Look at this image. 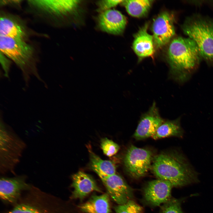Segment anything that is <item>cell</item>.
<instances>
[{"label": "cell", "mask_w": 213, "mask_h": 213, "mask_svg": "<svg viewBox=\"0 0 213 213\" xmlns=\"http://www.w3.org/2000/svg\"><path fill=\"white\" fill-rule=\"evenodd\" d=\"M151 167L158 179L168 181L173 187H180L198 180L196 172L184 156L176 151L163 153L153 159Z\"/></svg>", "instance_id": "1"}, {"label": "cell", "mask_w": 213, "mask_h": 213, "mask_svg": "<svg viewBox=\"0 0 213 213\" xmlns=\"http://www.w3.org/2000/svg\"><path fill=\"white\" fill-rule=\"evenodd\" d=\"M167 55L173 74L181 80L186 79L202 58L198 46L192 39L181 37L172 41Z\"/></svg>", "instance_id": "2"}, {"label": "cell", "mask_w": 213, "mask_h": 213, "mask_svg": "<svg viewBox=\"0 0 213 213\" xmlns=\"http://www.w3.org/2000/svg\"><path fill=\"white\" fill-rule=\"evenodd\" d=\"M0 50L21 69L26 83L30 75L41 80L36 68L33 48L25 40L0 36Z\"/></svg>", "instance_id": "3"}, {"label": "cell", "mask_w": 213, "mask_h": 213, "mask_svg": "<svg viewBox=\"0 0 213 213\" xmlns=\"http://www.w3.org/2000/svg\"><path fill=\"white\" fill-rule=\"evenodd\" d=\"M182 29L196 43L202 57L208 63H213V19L194 15L186 19Z\"/></svg>", "instance_id": "4"}, {"label": "cell", "mask_w": 213, "mask_h": 213, "mask_svg": "<svg viewBox=\"0 0 213 213\" xmlns=\"http://www.w3.org/2000/svg\"><path fill=\"white\" fill-rule=\"evenodd\" d=\"M26 147L25 143L14 131L0 120V170L14 172Z\"/></svg>", "instance_id": "5"}, {"label": "cell", "mask_w": 213, "mask_h": 213, "mask_svg": "<svg viewBox=\"0 0 213 213\" xmlns=\"http://www.w3.org/2000/svg\"><path fill=\"white\" fill-rule=\"evenodd\" d=\"M153 159L150 150L131 145L127 150L124 162L128 173L134 178H138L146 174Z\"/></svg>", "instance_id": "6"}, {"label": "cell", "mask_w": 213, "mask_h": 213, "mask_svg": "<svg viewBox=\"0 0 213 213\" xmlns=\"http://www.w3.org/2000/svg\"><path fill=\"white\" fill-rule=\"evenodd\" d=\"M152 31L156 47L160 48L167 44L175 33L172 16L167 12L160 14L153 22Z\"/></svg>", "instance_id": "7"}, {"label": "cell", "mask_w": 213, "mask_h": 213, "mask_svg": "<svg viewBox=\"0 0 213 213\" xmlns=\"http://www.w3.org/2000/svg\"><path fill=\"white\" fill-rule=\"evenodd\" d=\"M101 179L108 195L119 205L131 200L133 196L132 190L120 176L115 174Z\"/></svg>", "instance_id": "8"}, {"label": "cell", "mask_w": 213, "mask_h": 213, "mask_svg": "<svg viewBox=\"0 0 213 213\" xmlns=\"http://www.w3.org/2000/svg\"><path fill=\"white\" fill-rule=\"evenodd\" d=\"M173 187L170 183L161 179L151 181L148 183L144 190L145 199L154 206L165 204L170 200Z\"/></svg>", "instance_id": "9"}, {"label": "cell", "mask_w": 213, "mask_h": 213, "mask_svg": "<svg viewBox=\"0 0 213 213\" xmlns=\"http://www.w3.org/2000/svg\"><path fill=\"white\" fill-rule=\"evenodd\" d=\"M24 175L8 178L2 177L0 180V196L2 200L13 203L19 198L21 192L28 188Z\"/></svg>", "instance_id": "10"}, {"label": "cell", "mask_w": 213, "mask_h": 213, "mask_svg": "<svg viewBox=\"0 0 213 213\" xmlns=\"http://www.w3.org/2000/svg\"><path fill=\"white\" fill-rule=\"evenodd\" d=\"M97 21L98 26L102 31L114 35L123 33L127 22L126 17L121 12L111 9L100 12Z\"/></svg>", "instance_id": "11"}, {"label": "cell", "mask_w": 213, "mask_h": 213, "mask_svg": "<svg viewBox=\"0 0 213 213\" xmlns=\"http://www.w3.org/2000/svg\"><path fill=\"white\" fill-rule=\"evenodd\" d=\"M164 122L154 103L149 110L142 117L133 136L137 140L152 137Z\"/></svg>", "instance_id": "12"}, {"label": "cell", "mask_w": 213, "mask_h": 213, "mask_svg": "<svg viewBox=\"0 0 213 213\" xmlns=\"http://www.w3.org/2000/svg\"><path fill=\"white\" fill-rule=\"evenodd\" d=\"M30 4L41 10L55 15L66 14L75 9L80 1L74 0H35L28 1Z\"/></svg>", "instance_id": "13"}, {"label": "cell", "mask_w": 213, "mask_h": 213, "mask_svg": "<svg viewBox=\"0 0 213 213\" xmlns=\"http://www.w3.org/2000/svg\"><path fill=\"white\" fill-rule=\"evenodd\" d=\"M72 178V199H82L92 192L101 191L92 177L83 171L74 174Z\"/></svg>", "instance_id": "14"}, {"label": "cell", "mask_w": 213, "mask_h": 213, "mask_svg": "<svg viewBox=\"0 0 213 213\" xmlns=\"http://www.w3.org/2000/svg\"><path fill=\"white\" fill-rule=\"evenodd\" d=\"M148 25L140 28L135 36L133 49L139 57L144 58L152 55L154 53L153 36L147 32Z\"/></svg>", "instance_id": "15"}, {"label": "cell", "mask_w": 213, "mask_h": 213, "mask_svg": "<svg viewBox=\"0 0 213 213\" xmlns=\"http://www.w3.org/2000/svg\"><path fill=\"white\" fill-rule=\"evenodd\" d=\"M27 36L24 27L17 21L9 17H1L0 36L25 40Z\"/></svg>", "instance_id": "16"}, {"label": "cell", "mask_w": 213, "mask_h": 213, "mask_svg": "<svg viewBox=\"0 0 213 213\" xmlns=\"http://www.w3.org/2000/svg\"><path fill=\"white\" fill-rule=\"evenodd\" d=\"M79 208L87 213H109L110 207L109 195L104 193L93 196L80 206Z\"/></svg>", "instance_id": "17"}, {"label": "cell", "mask_w": 213, "mask_h": 213, "mask_svg": "<svg viewBox=\"0 0 213 213\" xmlns=\"http://www.w3.org/2000/svg\"><path fill=\"white\" fill-rule=\"evenodd\" d=\"M90 155L91 167L100 178L115 174L116 167L112 162L103 160L92 152Z\"/></svg>", "instance_id": "18"}, {"label": "cell", "mask_w": 213, "mask_h": 213, "mask_svg": "<svg viewBox=\"0 0 213 213\" xmlns=\"http://www.w3.org/2000/svg\"><path fill=\"white\" fill-rule=\"evenodd\" d=\"M183 131L178 120L164 122L158 128L152 137L154 139L175 136L182 137Z\"/></svg>", "instance_id": "19"}, {"label": "cell", "mask_w": 213, "mask_h": 213, "mask_svg": "<svg viewBox=\"0 0 213 213\" xmlns=\"http://www.w3.org/2000/svg\"><path fill=\"white\" fill-rule=\"evenodd\" d=\"M128 13L132 16L140 17L146 15L150 9L152 1L132 0L124 1Z\"/></svg>", "instance_id": "20"}, {"label": "cell", "mask_w": 213, "mask_h": 213, "mask_svg": "<svg viewBox=\"0 0 213 213\" xmlns=\"http://www.w3.org/2000/svg\"><path fill=\"white\" fill-rule=\"evenodd\" d=\"M9 213H54L44 208L32 204L22 203L15 206Z\"/></svg>", "instance_id": "21"}, {"label": "cell", "mask_w": 213, "mask_h": 213, "mask_svg": "<svg viewBox=\"0 0 213 213\" xmlns=\"http://www.w3.org/2000/svg\"><path fill=\"white\" fill-rule=\"evenodd\" d=\"M115 211L116 213H142L143 208L131 200L125 204L118 205Z\"/></svg>", "instance_id": "22"}, {"label": "cell", "mask_w": 213, "mask_h": 213, "mask_svg": "<svg viewBox=\"0 0 213 213\" xmlns=\"http://www.w3.org/2000/svg\"><path fill=\"white\" fill-rule=\"evenodd\" d=\"M101 145L103 153L108 156H112L116 154L120 149L117 144L107 138L101 140Z\"/></svg>", "instance_id": "23"}, {"label": "cell", "mask_w": 213, "mask_h": 213, "mask_svg": "<svg viewBox=\"0 0 213 213\" xmlns=\"http://www.w3.org/2000/svg\"><path fill=\"white\" fill-rule=\"evenodd\" d=\"M180 205L177 200H170L162 207V213H183Z\"/></svg>", "instance_id": "24"}, {"label": "cell", "mask_w": 213, "mask_h": 213, "mask_svg": "<svg viewBox=\"0 0 213 213\" xmlns=\"http://www.w3.org/2000/svg\"><path fill=\"white\" fill-rule=\"evenodd\" d=\"M123 1L114 0L100 1L98 2L99 7L98 10L101 12L111 9L112 8L116 6Z\"/></svg>", "instance_id": "25"}, {"label": "cell", "mask_w": 213, "mask_h": 213, "mask_svg": "<svg viewBox=\"0 0 213 213\" xmlns=\"http://www.w3.org/2000/svg\"><path fill=\"white\" fill-rule=\"evenodd\" d=\"M0 62L2 68L4 71V75L8 77L10 67L11 64V62L9 60L7 59V57L0 52Z\"/></svg>", "instance_id": "26"}]
</instances>
